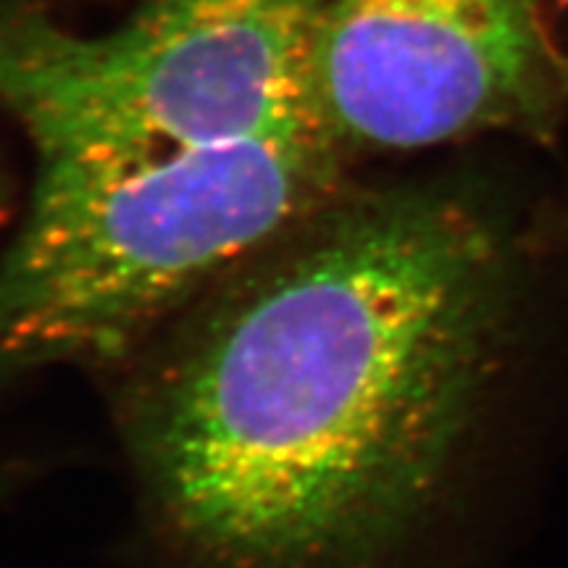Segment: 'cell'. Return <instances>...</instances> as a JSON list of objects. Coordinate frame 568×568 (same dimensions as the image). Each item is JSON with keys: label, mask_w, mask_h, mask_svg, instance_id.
<instances>
[{"label": "cell", "mask_w": 568, "mask_h": 568, "mask_svg": "<svg viewBox=\"0 0 568 568\" xmlns=\"http://www.w3.org/2000/svg\"><path fill=\"white\" fill-rule=\"evenodd\" d=\"M347 187L318 126L155 159H45L0 258V379L105 366Z\"/></svg>", "instance_id": "obj_2"}, {"label": "cell", "mask_w": 568, "mask_h": 568, "mask_svg": "<svg viewBox=\"0 0 568 568\" xmlns=\"http://www.w3.org/2000/svg\"><path fill=\"white\" fill-rule=\"evenodd\" d=\"M324 6L142 0L122 24L80 32L34 0H0V113L38 161L155 159L318 126Z\"/></svg>", "instance_id": "obj_3"}, {"label": "cell", "mask_w": 568, "mask_h": 568, "mask_svg": "<svg viewBox=\"0 0 568 568\" xmlns=\"http://www.w3.org/2000/svg\"><path fill=\"white\" fill-rule=\"evenodd\" d=\"M529 11L552 67L568 84V0H529Z\"/></svg>", "instance_id": "obj_5"}, {"label": "cell", "mask_w": 568, "mask_h": 568, "mask_svg": "<svg viewBox=\"0 0 568 568\" xmlns=\"http://www.w3.org/2000/svg\"><path fill=\"white\" fill-rule=\"evenodd\" d=\"M6 211V187H3V176H0V216Z\"/></svg>", "instance_id": "obj_6"}, {"label": "cell", "mask_w": 568, "mask_h": 568, "mask_svg": "<svg viewBox=\"0 0 568 568\" xmlns=\"http://www.w3.org/2000/svg\"><path fill=\"white\" fill-rule=\"evenodd\" d=\"M516 243L447 184H347L172 322L126 400L187 568H385L500 366Z\"/></svg>", "instance_id": "obj_1"}, {"label": "cell", "mask_w": 568, "mask_h": 568, "mask_svg": "<svg viewBox=\"0 0 568 568\" xmlns=\"http://www.w3.org/2000/svg\"><path fill=\"white\" fill-rule=\"evenodd\" d=\"M558 84L529 0H326L311 109L351 159L545 132Z\"/></svg>", "instance_id": "obj_4"}]
</instances>
